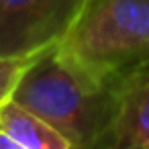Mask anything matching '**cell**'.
<instances>
[{
    "mask_svg": "<svg viewBox=\"0 0 149 149\" xmlns=\"http://www.w3.org/2000/svg\"><path fill=\"white\" fill-rule=\"evenodd\" d=\"M55 53L92 84L114 92L149 63V0H88Z\"/></svg>",
    "mask_w": 149,
    "mask_h": 149,
    "instance_id": "cell-1",
    "label": "cell"
},
{
    "mask_svg": "<svg viewBox=\"0 0 149 149\" xmlns=\"http://www.w3.org/2000/svg\"><path fill=\"white\" fill-rule=\"evenodd\" d=\"M10 100L51 125L74 149L110 147L114 92L72 70L59 59L55 45L35 57Z\"/></svg>",
    "mask_w": 149,
    "mask_h": 149,
    "instance_id": "cell-2",
    "label": "cell"
},
{
    "mask_svg": "<svg viewBox=\"0 0 149 149\" xmlns=\"http://www.w3.org/2000/svg\"><path fill=\"white\" fill-rule=\"evenodd\" d=\"M88 0H0V57L41 53L57 45Z\"/></svg>",
    "mask_w": 149,
    "mask_h": 149,
    "instance_id": "cell-3",
    "label": "cell"
},
{
    "mask_svg": "<svg viewBox=\"0 0 149 149\" xmlns=\"http://www.w3.org/2000/svg\"><path fill=\"white\" fill-rule=\"evenodd\" d=\"M110 147L149 149V72H137L114 90Z\"/></svg>",
    "mask_w": 149,
    "mask_h": 149,
    "instance_id": "cell-4",
    "label": "cell"
},
{
    "mask_svg": "<svg viewBox=\"0 0 149 149\" xmlns=\"http://www.w3.org/2000/svg\"><path fill=\"white\" fill-rule=\"evenodd\" d=\"M0 131L25 149H74L61 133L13 100L0 108Z\"/></svg>",
    "mask_w": 149,
    "mask_h": 149,
    "instance_id": "cell-5",
    "label": "cell"
},
{
    "mask_svg": "<svg viewBox=\"0 0 149 149\" xmlns=\"http://www.w3.org/2000/svg\"><path fill=\"white\" fill-rule=\"evenodd\" d=\"M39 53L33 55H17V57H0V108H2L10 98L21 82L27 68L35 61Z\"/></svg>",
    "mask_w": 149,
    "mask_h": 149,
    "instance_id": "cell-6",
    "label": "cell"
},
{
    "mask_svg": "<svg viewBox=\"0 0 149 149\" xmlns=\"http://www.w3.org/2000/svg\"><path fill=\"white\" fill-rule=\"evenodd\" d=\"M0 149H25L21 143H17L13 137H8L6 133L0 131Z\"/></svg>",
    "mask_w": 149,
    "mask_h": 149,
    "instance_id": "cell-7",
    "label": "cell"
},
{
    "mask_svg": "<svg viewBox=\"0 0 149 149\" xmlns=\"http://www.w3.org/2000/svg\"><path fill=\"white\" fill-rule=\"evenodd\" d=\"M108 149H131V147H108Z\"/></svg>",
    "mask_w": 149,
    "mask_h": 149,
    "instance_id": "cell-8",
    "label": "cell"
},
{
    "mask_svg": "<svg viewBox=\"0 0 149 149\" xmlns=\"http://www.w3.org/2000/svg\"><path fill=\"white\" fill-rule=\"evenodd\" d=\"M143 72H149V63H147V65H145V68H143Z\"/></svg>",
    "mask_w": 149,
    "mask_h": 149,
    "instance_id": "cell-9",
    "label": "cell"
}]
</instances>
